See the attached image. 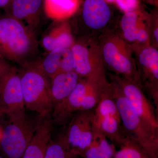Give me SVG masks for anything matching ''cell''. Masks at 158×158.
Returning a JSON list of instances; mask_svg holds the SVG:
<instances>
[{
    "label": "cell",
    "mask_w": 158,
    "mask_h": 158,
    "mask_svg": "<svg viewBox=\"0 0 158 158\" xmlns=\"http://www.w3.org/2000/svg\"><path fill=\"white\" fill-rule=\"evenodd\" d=\"M40 52L33 30L5 14L0 16V56L25 67L37 60Z\"/></svg>",
    "instance_id": "obj_1"
},
{
    "label": "cell",
    "mask_w": 158,
    "mask_h": 158,
    "mask_svg": "<svg viewBox=\"0 0 158 158\" xmlns=\"http://www.w3.org/2000/svg\"><path fill=\"white\" fill-rule=\"evenodd\" d=\"M111 91L121 118L122 134L137 143L150 158H158V131L137 114L121 88H113Z\"/></svg>",
    "instance_id": "obj_2"
},
{
    "label": "cell",
    "mask_w": 158,
    "mask_h": 158,
    "mask_svg": "<svg viewBox=\"0 0 158 158\" xmlns=\"http://www.w3.org/2000/svg\"><path fill=\"white\" fill-rule=\"evenodd\" d=\"M19 73L26 109L44 118L51 115L53 109L49 78L37 60Z\"/></svg>",
    "instance_id": "obj_3"
},
{
    "label": "cell",
    "mask_w": 158,
    "mask_h": 158,
    "mask_svg": "<svg viewBox=\"0 0 158 158\" xmlns=\"http://www.w3.org/2000/svg\"><path fill=\"white\" fill-rule=\"evenodd\" d=\"M1 140L3 152L9 158H22L26 148L44 118L32 117L26 111L8 116Z\"/></svg>",
    "instance_id": "obj_4"
},
{
    "label": "cell",
    "mask_w": 158,
    "mask_h": 158,
    "mask_svg": "<svg viewBox=\"0 0 158 158\" xmlns=\"http://www.w3.org/2000/svg\"><path fill=\"white\" fill-rule=\"evenodd\" d=\"M91 111H78L69 122L64 139L69 148L74 152L83 156L93 140V127Z\"/></svg>",
    "instance_id": "obj_5"
},
{
    "label": "cell",
    "mask_w": 158,
    "mask_h": 158,
    "mask_svg": "<svg viewBox=\"0 0 158 158\" xmlns=\"http://www.w3.org/2000/svg\"><path fill=\"white\" fill-rule=\"evenodd\" d=\"M0 105L8 116L26 111L19 73L14 67L0 81Z\"/></svg>",
    "instance_id": "obj_6"
},
{
    "label": "cell",
    "mask_w": 158,
    "mask_h": 158,
    "mask_svg": "<svg viewBox=\"0 0 158 158\" xmlns=\"http://www.w3.org/2000/svg\"><path fill=\"white\" fill-rule=\"evenodd\" d=\"M90 84L79 81L68 97L54 107L51 116L53 124L61 126L66 124L75 113L80 111Z\"/></svg>",
    "instance_id": "obj_7"
},
{
    "label": "cell",
    "mask_w": 158,
    "mask_h": 158,
    "mask_svg": "<svg viewBox=\"0 0 158 158\" xmlns=\"http://www.w3.org/2000/svg\"><path fill=\"white\" fill-rule=\"evenodd\" d=\"M121 88L137 114L151 127L158 131L156 111L149 99L139 87L133 83H124Z\"/></svg>",
    "instance_id": "obj_8"
},
{
    "label": "cell",
    "mask_w": 158,
    "mask_h": 158,
    "mask_svg": "<svg viewBox=\"0 0 158 158\" xmlns=\"http://www.w3.org/2000/svg\"><path fill=\"white\" fill-rule=\"evenodd\" d=\"M6 14L34 31L38 26L43 10V0H11Z\"/></svg>",
    "instance_id": "obj_9"
},
{
    "label": "cell",
    "mask_w": 158,
    "mask_h": 158,
    "mask_svg": "<svg viewBox=\"0 0 158 158\" xmlns=\"http://www.w3.org/2000/svg\"><path fill=\"white\" fill-rule=\"evenodd\" d=\"M53 125L51 115L43 118L22 158H44L51 139Z\"/></svg>",
    "instance_id": "obj_10"
},
{
    "label": "cell",
    "mask_w": 158,
    "mask_h": 158,
    "mask_svg": "<svg viewBox=\"0 0 158 158\" xmlns=\"http://www.w3.org/2000/svg\"><path fill=\"white\" fill-rule=\"evenodd\" d=\"M40 64L44 72L50 79L59 73L74 71L72 54L69 48L50 51Z\"/></svg>",
    "instance_id": "obj_11"
},
{
    "label": "cell",
    "mask_w": 158,
    "mask_h": 158,
    "mask_svg": "<svg viewBox=\"0 0 158 158\" xmlns=\"http://www.w3.org/2000/svg\"><path fill=\"white\" fill-rule=\"evenodd\" d=\"M82 14L87 25L98 29L108 23L111 12L105 0H85Z\"/></svg>",
    "instance_id": "obj_12"
},
{
    "label": "cell",
    "mask_w": 158,
    "mask_h": 158,
    "mask_svg": "<svg viewBox=\"0 0 158 158\" xmlns=\"http://www.w3.org/2000/svg\"><path fill=\"white\" fill-rule=\"evenodd\" d=\"M51 96L53 107L67 98L79 82V75L75 72L59 73L51 79Z\"/></svg>",
    "instance_id": "obj_13"
},
{
    "label": "cell",
    "mask_w": 158,
    "mask_h": 158,
    "mask_svg": "<svg viewBox=\"0 0 158 158\" xmlns=\"http://www.w3.org/2000/svg\"><path fill=\"white\" fill-rule=\"evenodd\" d=\"M79 3V0H43L44 12L50 19H63L76 11Z\"/></svg>",
    "instance_id": "obj_14"
},
{
    "label": "cell",
    "mask_w": 158,
    "mask_h": 158,
    "mask_svg": "<svg viewBox=\"0 0 158 158\" xmlns=\"http://www.w3.org/2000/svg\"><path fill=\"white\" fill-rule=\"evenodd\" d=\"M73 43L71 34L61 27L49 30L41 41L44 48L48 52L56 49L69 48Z\"/></svg>",
    "instance_id": "obj_15"
},
{
    "label": "cell",
    "mask_w": 158,
    "mask_h": 158,
    "mask_svg": "<svg viewBox=\"0 0 158 158\" xmlns=\"http://www.w3.org/2000/svg\"><path fill=\"white\" fill-rule=\"evenodd\" d=\"M103 53L106 62L114 70L126 75H130L132 73L131 63L119 52L114 44H106L103 48Z\"/></svg>",
    "instance_id": "obj_16"
},
{
    "label": "cell",
    "mask_w": 158,
    "mask_h": 158,
    "mask_svg": "<svg viewBox=\"0 0 158 158\" xmlns=\"http://www.w3.org/2000/svg\"><path fill=\"white\" fill-rule=\"evenodd\" d=\"M71 51L73 59L74 71L79 75H91L93 70L89 60L88 50L81 44H76L72 46Z\"/></svg>",
    "instance_id": "obj_17"
},
{
    "label": "cell",
    "mask_w": 158,
    "mask_h": 158,
    "mask_svg": "<svg viewBox=\"0 0 158 158\" xmlns=\"http://www.w3.org/2000/svg\"><path fill=\"white\" fill-rule=\"evenodd\" d=\"M80 156L73 152L65 142L63 134L55 140H50L44 158H77Z\"/></svg>",
    "instance_id": "obj_18"
},
{
    "label": "cell",
    "mask_w": 158,
    "mask_h": 158,
    "mask_svg": "<svg viewBox=\"0 0 158 158\" xmlns=\"http://www.w3.org/2000/svg\"><path fill=\"white\" fill-rule=\"evenodd\" d=\"M123 141L122 149L113 158H150L146 152L135 141L123 134Z\"/></svg>",
    "instance_id": "obj_19"
},
{
    "label": "cell",
    "mask_w": 158,
    "mask_h": 158,
    "mask_svg": "<svg viewBox=\"0 0 158 158\" xmlns=\"http://www.w3.org/2000/svg\"><path fill=\"white\" fill-rule=\"evenodd\" d=\"M99 85L94 83L93 81L92 82L80 111L92 110L96 107L107 89L106 87Z\"/></svg>",
    "instance_id": "obj_20"
},
{
    "label": "cell",
    "mask_w": 158,
    "mask_h": 158,
    "mask_svg": "<svg viewBox=\"0 0 158 158\" xmlns=\"http://www.w3.org/2000/svg\"><path fill=\"white\" fill-rule=\"evenodd\" d=\"M140 63L148 69L156 80L158 79V52L156 49H144L139 56Z\"/></svg>",
    "instance_id": "obj_21"
},
{
    "label": "cell",
    "mask_w": 158,
    "mask_h": 158,
    "mask_svg": "<svg viewBox=\"0 0 158 158\" xmlns=\"http://www.w3.org/2000/svg\"><path fill=\"white\" fill-rule=\"evenodd\" d=\"M138 15L135 11L126 12L121 19V27L124 37L129 41L137 40L140 29L136 27Z\"/></svg>",
    "instance_id": "obj_22"
},
{
    "label": "cell",
    "mask_w": 158,
    "mask_h": 158,
    "mask_svg": "<svg viewBox=\"0 0 158 158\" xmlns=\"http://www.w3.org/2000/svg\"><path fill=\"white\" fill-rule=\"evenodd\" d=\"M93 133L97 136L98 158H112L114 155V149L107 140L106 137L99 131L93 130Z\"/></svg>",
    "instance_id": "obj_23"
},
{
    "label": "cell",
    "mask_w": 158,
    "mask_h": 158,
    "mask_svg": "<svg viewBox=\"0 0 158 158\" xmlns=\"http://www.w3.org/2000/svg\"><path fill=\"white\" fill-rule=\"evenodd\" d=\"M116 5L125 13L134 11L139 5L138 0H116Z\"/></svg>",
    "instance_id": "obj_24"
},
{
    "label": "cell",
    "mask_w": 158,
    "mask_h": 158,
    "mask_svg": "<svg viewBox=\"0 0 158 158\" xmlns=\"http://www.w3.org/2000/svg\"><path fill=\"white\" fill-rule=\"evenodd\" d=\"M93 140L89 147L85 150L82 157L84 158H98V141L97 136L93 133Z\"/></svg>",
    "instance_id": "obj_25"
},
{
    "label": "cell",
    "mask_w": 158,
    "mask_h": 158,
    "mask_svg": "<svg viewBox=\"0 0 158 158\" xmlns=\"http://www.w3.org/2000/svg\"><path fill=\"white\" fill-rule=\"evenodd\" d=\"M12 67L9 61L0 56V81L11 70Z\"/></svg>",
    "instance_id": "obj_26"
},
{
    "label": "cell",
    "mask_w": 158,
    "mask_h": 158,
    "mask_svg": "<svg viewBox=\"0 0 158 158\" xmlns=\"http://www.w3.org/2000/svg\"><path fill=\"white\" fill-rule=\"evenodd\" d=\"M148 38V35L146 31L142 29H140V32L137 37V40L141 42H144Z\"/></svg>",
    "instance_id": "obj_27"
},
{
    "label": "cell",
    "mask_w": 158,
    "mask_h": 158,
    "mask_svg": "<svg viewBox=\"0 0 158 158\" xmlns=\"http://www.w3.org/2000/svg\"><path fill=\"white\" fill-rule=\"evenodd\" d=\"M11 1V0H0V9H6Z\"/></svg>",
    "instance_id": "obj_28"
},
{
    "label": "cell",
    "mask_w": 158,
    "mask_h": 158,
    "mask_svg": "<svg viewBox=\"0 0 158 158\" xmlns=\"http://www.w3.org/2000/svg\"><path fill=\"white\" fill-rule=\"evenodd\" d=\"M6 115L5 113H4V110H3L2 108L1 107L0 105V119H1L4 115Z\"/></svg>",
    "instance_id": "obj_29"
},
{
    "label": "cell",
    "mask_w": 158,
    "mask_h": 158,
    "mask_svg": "<svg viewBox=\"0 0 158 158\" xmlns=\"http://www.w3.org/2000/svg\"><path fill=\"white\" fill-rule=\"evenodd\" d=\"M158 29L156 28V29L155 31H154V35L155 37L156 40L157 41H158Z\"/></svg>",
    "instance_id": "obj_30"
},
{
    "label": "cell",
    "mask_w": 158,
    "mask_h": 158,
    "mask_svg": "<svg viewBox=\"0 0 158 158\" xmlns=\"http://www.w3.org/2000/svg\"><path fill=\"white\" fill-rule=\"evenodd\" d=\"M2 131L3 130H2L1 129V127H0V140H1V138H2Z\"/></svg>",
    "instance_id": "obj_31"
},
{
    "label": "cell",
    "mask_w": 158,
    "mask_h": 158,
    "mask_svg": "<svg viewBox=\"0 0 158 158\" xmlns=\"http://www.w3.org/2000/svg\"><path fill=\"white\" fill-rule=\"evenodd\" d=\"M107 2H114L116 0H106Z\"/></svg>",
    "instance_id": "obj_32"
},
{
    "label": "cell",
    "mask_w": 158,
    "mask_h": 158,
    "mask_svg": "<svg viewBox=\"0 0 158 158\" xmlns=\"http://www.w3.org/2000/svg\"><path fill=\"white\" fill-rule=\"evenodd\" d=\"M0 158H4L2 156H1V155H0Z\"/></svg>",
    "instance_id": "obj_33"
},
{
    "label": "cell",
    "mask_w": 158,
    "mask_h": 158,
    "mask_svg": "<svg viewBox=\"0 0 158 158\" xmlns=\"http://www.w3.org/2000/svg\"><path fill=\"white\" fill-rule=\"evenodd\" d=\"M2 15L1 14V13H0V16H1V15Z\"/></svg>",
    "instance_id": "obj_34"
}]
</instances>
